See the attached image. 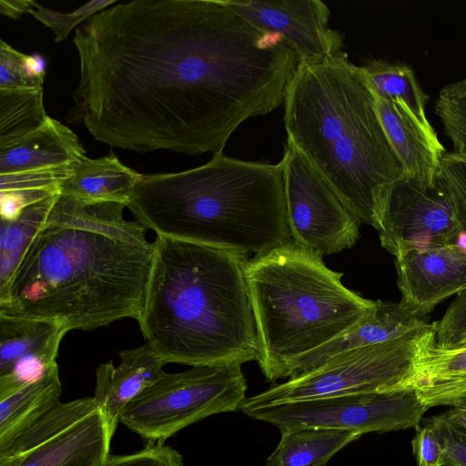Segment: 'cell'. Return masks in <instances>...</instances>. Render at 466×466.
Segmentation results:
<instances>
[{"instance_id":"obj_1","label":"cell","mask_w":466,"mask_h":466,"mask_svg":"<svg viewBox=\"0 0 466 466\" xmlns=\"http://www.w3.org/2000/svg\"><path fill=\"white\" fill-rule=\"evenodd\" d=\"M76 116L136 152L222 153L247 119L284 104L299 58L222 0H134L79 26Z\"/></svg>"},{"instance_id":"obj_2","label":"cell","mask_w":466,"mask_h":466,"mask_svg":"<svg viewBox=\"0 0 466 466\" xmlns=\"http://www.w3.org/2000/svg\"><path fill=\"white\" fill-rule=\"evenodd\" d=\"M127 206L61 194L7 284L0 314L94 330L137 319L155 256L147 228Z\"/></svg>"},{"instance_id":"obj_3","label":"cell","mask_w":466,"mask_h":466,"mask_svg":"<svg viewBox=\"0 0 466 466\" xmlns=\"http://www.w3.org/2000/svg\"><path fill=\"white\" fill-rule=\"evenodd\" d=\"M143 309L146 343L164 361L193 366L258 360L248 255L157 236Z\"/></svg>"},{"instance_id":"obj_4","label":"cell","mask_w":466,"mask_h":466,"mask_svg":"<svg viewBox=\"0 0 466 466\" xmlns=\"http://www.w3.org/2000/svg\"><path fill=\"white\" fill-rule=\"evenodd\" d=\"M288 140L361 223L379 228L386 196L406 177L361 66L346 53L299 63L284 100Z\"/></svg>"},{"instance_id":"obj_5","label":"cell","mask_w":466,"mask_h":466,"mask_svg":"<svg viewBox=\"0 0 466 466\" xmlns=\"http://www.w3.org/2000/svg\"><path fill=\"white\" fill-rule=\"evenodd\" d=\"M127 208L157 236L248 256L293 241L280 163L220 153L189 170L142 175Z\"/></svg>"},{"instance_id":"obj_6","label":"cell","mask_w":466,"mask_h":466,"mask_svg":"<svg viewBox=\"0 0 466 466\" xmlns=\"http://www.w3.org/2000/svg\"><path fill=\"white\" fill-rule=\"evenodd\" d=\"M341 273L294 241L248 263L259 342L258 363L270 380L289 377L303 356L366 319L376 301L347 289Z\"/></svg>"},{"instance_id":"obj_7","label":"cell","mask_w":466,"mask_h":466,"mask_svg":"<svg viewBox=\"0 0 466 466\" xmlns=\"http://www.w3.org/2000/svg\"><path fill=\"white\" fill-rule=\"evenodd\" d=\"M434 339V325L424 323L397 339L341 352L309 372L246 398L240 410L244 413L284 402L416 387L420 356Z\"/></svg>"},{"instance_id":"obj_8","label":"cell","mask_w":466,"mask_h":466,"mask_svg":"<svg viewBox=\"0 0 466 466\" xmlns=\"http://www.w3.org/2000/svg\"><path fill=\"white\" fill-rule=\"evenodd\" d=\"M239 364L193 366L165 372L127 407L120 418L147 442H161L211 415L235 411L246 400Z\"/></svg>"},{"instance_id":"obj_9","label":"cell","mask_w":466,"mask_h":466,"mask_svg":"<svg viewBox=\"0 0 466 466\" xmlns=\"http://www.w3.org/2000/svg\"><path fill=\"white\" fill-rule=\"evenodd\" d=\"M112 438L94 397L60 402L0 450V466H102Z\"/></svg>"},{"instance_id":"obj_10","label":"cell","mask_w":466,"mask_h":466,"mask_svg":"<svg viewBox=\"0 0 466 466\" xmlns=\"http://www.w3.org/2000/svg\"><path fill=\"white\" fill-rule=\"evenodd\" d=\"M416 387L284 402L244 413L280 431L302 426L348 430L361 435L400 431L418 425L429 409Z\"/></svg>"},{"instance_id":"obj_11","label":"cell","mask_w":466,"mask_h":466,"mask_svg":"<svg viewBox=\"0 0 466 466\" xmlns=\"http://www.w3.org/2000/svg\"><path fill=\"white\" fill-rule=\"evenodd\" d=\"M279 163L293 241L321 258L354 246L361 222L288 139Z\"/></svg>"},{"instance_id":"obj_12","label":"cell","mask_w":466,"mask_h":466,"mask_svg":"<svg viewBox=\"0 0 466 466\" xmlns=\"http://www.w3.org/2000/svg\"><path fill=\"white\" fill-rule=\"evenodd\" d=\"M377 230L381 246L394 256L405 249L453 244L462 231L439 182L427 186L408 177L390 188Z\"/></svg>"},{"instance_id":"obj_13","label":"cell","mask_w":466,"mask_h":466,"mask_svg":"<svg viewBox=\"0 0 466 466\" xmlns=\"http://www.w3.org/2000/svg\"><path fill=\"white\" fill-rule=\"evenodd\" d=\"M222 1L256 27L279 34L299 63H318L342 53L343 35L329 26L330 12L320 0Z\"/></svg>"},{"instance_id":"obj_14","label":"cell","mask_w":466,"mask_h":466,"mask_svg":"<svg viewBox=\"0 0 466 466\" xmlns=\"http://www.w3.org/2000/svg\"><path fill=\"white\" fill-rule=\"evenodd\" d=\"M395 258L400 303L417 317L466 289V252L456 243L405 249Z\"/></svg>"},{"instance_id":"obj_15","label":"cell","mask_w":466,"mask_h":466,"mask_svg":"<svg viewBox=\"0 0 466 466\" xmlns=\"http://www.w3.org/2000/svg\"><path fill=\"white\" fill-rule=\"evenodd\" d=\"M68 331L58 321L0 314V400L57 364Z\"/></svg>"},{"instance_id":"obj_16","label":"cell","mask_w":466,"mask_h":466,"mask_svg":"<svg viewBox=\"0 0 466 466\" xmlns=\"http://www.w3.org/2000/svg\"><path fill=\"white\" fill-rule=\"evenodd\" d=\"M120 363H101L96 370L94 399L101 410L113 437L128 404L164 373V361L147 344L124 350Z\"/></svg>"},{"instance_id":"obj_17","label":"cell","mask_w":466,"mask_h":466,"mask_svg":"<svg viewBox=\"0 0 466 466\" xmlns=\"http://www.w3.org/2000/svg\"><path fill=\"white\" fill-rule=\"evenodd\" d=\"M375 101L382 127L406 177L423 185H435L446 150L433 127L423 126L400 103L377 96Z\"/></svg>"},{"instance_id":"obj_18","label":"cell","mask_w":466,"mask_h":466,"mask_svg":"<svg viewBox=\"0 0 466 466\" xmlns=\"http://www.w3.org/2000/svg\"><path fill=\"white\" fill-rule=\"evenodd\" d=\"M86 157L77 136L49 116L40 128L0 149V175L69 167Z\"/></svg>"},{"instance_id":"obj_19","label":"cell","mask_w":466,"mask_h":466,"mask_svg":"<svg viewBox=\"0 0 466 466\" xmlns=\"http://www.w3.org/2000/svg\"><path fill=\"white\" fill-rule=\"evenodd\" d=\"M424 323L400 302L377 300L374 311L358 326L299 359L289 378L309 372L341 352L397 339Z\"/></svg>"},{"instance_id":"obj_20","label":"cell","mask_w":466,"mask_h":466,"mask_svg":"<svg viewBox=\"0 0 466 466\" xmlns=\"http://www.w3.org/2000/svg\"><path fill=\"white\" fill-rule=\"evenodd\" d=\"M142 175L125 166L110 152L100 158L86 157L76 163L71 176L62 183L60 193L127 206Z\"/></svg>"},{"instance_id":"obj_21","label":"cell","mask_w":466,"mask_h":466,"mask_svg":"<svg viewBox=\"0 0 466 466\" xmlns=\"http://www.w3.org/2000/svg\"><path fill=\"white\" fill-rule=\"evenodd\" d=\"M62 385L58 365L40 379L0 400V450L60 403Z\"/></svg>"},{"instance_id":"obj_22","label":"cell","mask_w":466,"mask_h":466,"mask_svg":"<svg viewBox=\"0 0 466 466\" xmlns=\"http://www.w3.org/2000/svg\"><path fill=\"white\" fill-rule=\"evenodd\" d=\"M280 431L265 466H326L335 453L361 436L348 430L307 426Z\"/></svg>"},{"instance_id":"obj_23","label":"cell","mask_w":466,"mask_h":466,"mask_svg":"<svg viewBox=\"0 0 466 466\" xmlns=\"http://www.w3.org/2000/svg\"><path fill=\"white\" fill-rule=\"evenodd\" d=\"M361 68L375 96L400 103L423 126L432 127L425 112L427 96L408 66L370 60Z\"/></svg>"},{"instance_id":"obj_24","label":"cell","mask_w":466,"mask_h":466,"mask_svg":"<svg viewBox=\"0 0 466 466\" xmlns=\"http://www.w3.org/2000/svg\"><path fill=\"white\" fill-rule=\"evenodd\" d=\"M59 195L51 196L25 207L12 219H1L0 289L9 281L29 243Z\"/></svg>"},{"instance_id":"obj_25","label":"cell","mask_w":466,"mask_h":466,"mask_svg":"<svg viewBox=\"0 0 466 466\" xmlns=\"http://www.w3.org/2000/svg\"><path fill=\"white\" fill-rule=\"evenodd\" d=\"M44 88L0 90V149L40 128L48 119Z\"/></svg>"},{"instance_id":"obj_26","label":"cell","mask_w":466,"mask_h":466,"mask_svg":"<svg viewBox=\"0 0 466 466\" xmlns=\"http://www.w3.org/2000/svg\"><path fill=\"white\" fill-rule=\"evenodd\" d=\"M453 152L466 157V77L441 88L435 104Z\"/></svg>"},{"instance_id":"obj_27","label":"cell","mask_w":466,"mask_h":466,"mask_svg":"<svg viewBox=\"0 0 466 466\" xmlns=\"http://www.w3.org/2000/svg\"><path fill=\"white\" fill-rule=\"evenodd\" d=\"M434 342H430L420 356L418 384L466 377V347L440 350Z\"/></svg>"},{"instance_id":"obj_28","label":"cell","mask_w":466,"mask_h":466,"mask_svg":"<svg viewBox=\"0 0 466 466\" xmlns=\"http://www.w3.org/2000/svg\"><path fill=\"white\" fill-rule=\"evenodd\" d=\"M114 3H116L114 0H93L72 12L62 13L48 9L32 1V8L29 14L55 33V42H61L68 36L72 29L78 24Z\"/></svg>"},{"instance_id":"obj_29","label":"cell","mask_w":466,"mask_h":466,"mask_svg":"<svg viewBox=\"0 0 466 466\" xmlns=\"http://www.w3.org/2000/svg\"><path fill=\"white\" fill-rule=\"evenodd\" d=\"M437 181L451 198L461 228L466 232V157L445 152Z\"/></svg>"},{"instance_id":"obj_30","label":"cell","mask_w":466,"mask_h":466,"mask_svg":"<svg viewBox=\"0 0 466 466\" xmlns=\"http://www.w3.org/2000/svg\"><path fill=\"white\" fill-rule=\"evenodd\" d=\"M26 58V55L0 41V90L44 88L45 79L30 73Z\"/></svg>"},{"instance_id":"obj_31","label":"cell","mask_w":466,"mask_h":466,"mask_svg":"<svg viewBox=\"0 0 466 466\" xmlns=\"http://www.w3.org/2000/svg\"><path fill=\"white\" fill-rule=\"evenodd\" d=\"M434 345L440 350H451L466 339V289L458 293L442 318L433 323Z\"/></svg>"},{"instance_id":"obj_32","label":"cell","mask_w":466,"mask_h":466,"mask_svg":"<svg viewBox=\"0 0 466 466\" xmlns=\"http://www.w3.org/2000/svg\"><path fill=\"white\" fill-rule=\"evenodd\" d=\"M74 166L0 175V192L16 190L59 189L67 179Z\"/></svg>"},{"instance_id":"obj_33","label":"cell","mask_w":466,"mask_h":466,"mask_svg":"<svg viewBox=\"0 0 466 466\" xmlns=\"http://www.w3.org/2000/svg\"><path fill=\"white\" fill-rule=\"evenodd\" d=\"M102 466H184L182 455L161 442H147L133 453L110 454Z\"/></svg>"},{"instance_id":"obj_34","label":"cell","mask_w":466,"mask_h":466,"mask_svg":"<svg viewBox=\"0 0 466 466\" xmlns=\"http://www.w3.org/2000/svg\"><path fill=\"white\" fill-rule=\"evenodd\" d=\"M416 390L428 408L441 405L466 408V377L421 382Z\"/></svg>"},{"instance_id":"obj_35","label":"cell","mask_w":466,"mask_h":466,"mask_svg":"<svg viewBox=\"0 0 466 466\" xmlns=\"http://www.w3.org/2000/svg\"><path fill=\"white\" fill-rule=\"evenodd\" d=\"M440 439L444 451V466H466V429L441 414L426 420Z\"/></svg>"},{"instance_id":"obj_36","label":"cell","mask_w":466,"mask_h":466,"mask_svg":"<svg viewBox=\"0 0 466 466\" xmlns=\"http://www.w3.org/2000/svg\"><path fill=\"white\" fill-rule=\"evenodd\" d=\"M412 449L419 466H444L443 446L428 424L418 429L412 440Z\"/></svg>"},{"instance_id":"obj_37","label":"cell","mask_w":466,"mask_h":466,"mask_svg":"<svg viewBox=\"0 0 466 466\" xmlns=\"http://www.w3.org/2000/svg\"><path fill=\"white\" fill-rule=\"evenodd\" d=\"M32 8L31 0H1L0 13L12 19H17L24 14H29Z\"/></svg>"},{"instance_id":"obj_38","label":"cell","mask_w":466,"mask_h":466,"mask_svg":"<svg viewBox=\"0 0 466 466\" xmlns=\"http://www.w3.org/2000/svg\"><path fill=\"white\" fill-rule=\"evenodd\" d=\"M441 415L448 420L466 429V408L451 407Z\"/></svg>"},{"instance_id":"obj_39","label":"cell","mask_w":466,"mask_h":466,"mask_svg":"<svg viewBox=\"0 0 466 466\" xmlns=\"http://www.w3.org/2000/svg\"><path fill=\"white\" fill-rule=\"evenodd\" d=\"M462 347H466V339L463 342H461L459 346H457L456 348H462ZM456 348H454V349H456Z\"/></svg>"}]
</instances>
